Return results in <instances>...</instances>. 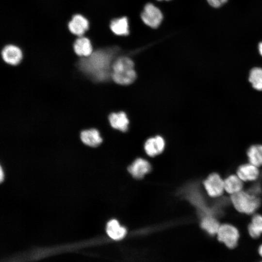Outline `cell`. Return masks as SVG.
<instances>
[{
  "label": "cell",
  "instance_id": "cb8c5ba5",
  "mask_svg": "<svg viewBox=\"0 0 262 262\" xmlns=\"http://www.w3.org/2000/svg\"><path fill=\"white\" fill-rule=\"evenodd\" d=\"M3 172L2 169L1 167L0 166V181L2 182L3 179Z\"/></svg>",
  "mask_w": 262,
  "mask_h": 262
},
{
  "label": "cell",
  "instance_id": "ac0fdd59",
  "mask_svg": "<svg viewBox=\"0 0 262 262\" xmlns=\"http://www.w3.org/2000/svg\"><path fill=\"white\" fill-rule=\"evenodd\" d=\"M200 226L202 229L213 236L217 234L220 225L215 217L212 215H206L202 218Z\"/></svg>",
  "mask_w": 262,
  "mask_h": 262
},
{
  "label": "cell",
  "instance_id": "7c38bea8",
  "mask_svg": "<svg viewBox=\"0 0 262 262\" xmlns=\"http://www.w3.org/2000/svg\"><path fill=\"white\" fill-rule=\"evenodd\" d=\"M80 138L84 144L92 147H97L102 142L99 132L94 128L82 131L80 133Z\"/></svg>",
  "mask_w": 262,
  "mask_h": 262
},
{
  "label": "cell",
  "instance_id": "e0dca14e",
  "mask_svg": "<svg viewBox=\"0 0 262 262\" xmlns=\"http://www.w3.org/2000/svg\"><path fill=\"white\" fill-rule=\"evenodd\" d=\"M243 181L237 175H230L224 180L225 190L231 195L238 193L242 190Z\"/></svg>",
  "mask_w": 262,
  "mask_h": 262
},
{
  "label": "cell",
  "instance_id": "5b68a950",
  "mask_svg": "<svg viewBox=\"0 0 262 262\" xmlns=\"http://www.w3.org/2000/svg\"><path fill=\"white\" fill-rule=\"evenodd\" d=\"M143 22L152 28H157L161 24L163 15L161 11L153 3H148L145 5L141 14Z\"/></svg>",
  "mask_w": 262,
  "mask_h": 262
},
{
  "label": "cell",
  "instance_id": "4fadbf2b",
  "mask_svg": "<svg viewBox=\"0 0 262 262\" xmlns=\"http://www.w3.org/2000/svg\"><path fill=\"white\" fill-rule=\"evenodd\" d=\"M258 167L251 164H245L238 167L237 175L243 181L256 180L259 175Z\"/></svg>",
  "mask_w": 262,
  "mask_h": 262
},
{
  "label": "cell",
  "instance_id": "603a6c76",
  "mask_svg": "<svg viewBox=\"0 0 262 262\" xmlns=\"http://www.w3.org/2000/svg\"><path fill=\"white\" fill-rule=\"evenodd\" d=\"M258 50L260 54L262 56V41L260 42L258 45Z\"/></svg>",
  "mask_w": 262,
  "mask_h": 262
},
{
  "label": "cell",
  "instance_id": "44dd1931",
  "mask_svg": "<svg viewBox=\"0 0 262 262\" xmlns=\"http://www.w3.org/2000/svg\"><path fill=\"white\" fill-rule=\"evenodd\" d=\"M249 235L254 238L259 237L262 234V216L255 215L252 218L251 223L248 226Z\"/></svg>",
  "mask_w": 262,
  "mask_h": 262
},
{
  "label": "cell",
  "instance_id": "8992f818",
  "mask_svg": "<svg viewBox=\"0 0 262 262\" xmlns=\"http://www.w3.org/2000/svg\"><path fill=\"white\" fill-rule=\"evenodd\" d=\"M203 185L207 194L211 197H218L225 190L224 180L217 173L210 174L204 181Z\"/></svg>",
  "mask_w": 262,
  "mask_h": 262
},
{
  "label": "cell",
  "instance_id": "52a82bcc",
  "mask_svg": "<svg viewBox=\"0 0 262 262\" xmlns=\"http://www.w3.org/2000/svg\"><path fill=\"white\" fill-rule=\"evenodd\" d=\"M2 59L7 64L16 66L22 62L23 54L19 47L13 44L5 46L1 50Z\"/></svg>",
  "mask_w": 262,
  "mask_h": 262
},
{
  "label": "cell",
  "instance_id": "7402d4cb",
  "mask_svg": "<svg viewBox=\"0 0 262 262\" xmlns=\"http://www.w3.org/2000/svg\"><path fill=\"white\" fill-rule=\"evenodd\" d=\"M228 0H207L208 3L213 7L218 8L224 4Z\"/></svg>",
  "mask_w": 262,
  "mask_h": 262
},
{
  "label": "cell",
  "instance_id": "9a60e30c",
  "mask_svg": "<svg viewBox=\"0 0 262 262\" xmlns=\"http://www.w3.org/2000/svg\"><path fill=\"white\" fill-rule=\"evenodd\" d=\"M106 232L112 239L119 240L125 237L127 230L125 227L120 225L117 220L112 219L107 224Z\"/></svg>",
  "mask_w": 262,
  "mask_h": 262
},
{
  "label": "cell",
  "instance_id": "ffe728a7",
  "mask_svg": "<svg viewBox=\"0 0 262 262\" xmlns=\"http://www.w3.org/2000/svg\"><path fill=\"white\" fill-rule=\"evenodd\" d=\"M248 80L253 88L262 91V68L255 67L249 72Z\"/></svg>",
  "mask_w": 262,
  "mask_h": 262
},
{
  "label": "cell",
  "instance_id": "277c9868",
  "mask_svg": "<svg viewBox=\"0 0 262 262\" xmlns=\"http://www.w3.org/2000/svg\"><path fill=\"white\" fill-rule=\"evenodd\" d=\"M216 234L218 240L228 248H234L236 246L239 233L238 229L233 226L227 224L221 225Z\"/></svg>",
  "mask_w": 262,
  "mask_h": 262
},
{
  "label": "cell",
  "instance_id": "ba28073f",
  "mask_svg": "<svg viewBox=\"0 0 262 262\" xmlns=\"http://www.w3.org/2000/svg\"><path fill=\"white\" fill-rule=\"evenodd\" d=\"M67 27L71 33L80 37L83 36L89 29V22L85 16L77 14L72 16Z\"/></svg>",
  "mask_w": 262,
  "mask_h": 262
},
{
  "label": "cell",
  "instance_id": "5bb4252c",
  "mask_svg": "<svg viewBox=\"0 0 262 262\" xmlns=\"http://www.w3.org/2000/svg\"><path fill=\"white\" fill-rule=\"evenodd\" d=\"M111 31L115 35L125 36L129 34V20L126 16L116 18L111 20L110 24Z\"/></svg>",
  "mask_w": 262,
  "mask_h": 262
},
{
  "label": "cell",
  "instance_id": "4316f807",
  "mask_svg": "<svg viewBox=\"0 0 262 262\" xmlns=\"http://www.w3.org/2000/svg\"></svg>",
  "mask_w": 262,
  "mask_h": 262
},
{
  "label": "cell",
  "instance_id": "2e32d148",
  "mask_svg": "<svg viewBox=\"0 0 262 262\" xmlns=\"http://www.w3.org/2000/svg\"><path fill=\"white\" fill-rule=\"evenodd\" d=\"M109 120L110 125L114 129L123 132L127 131L129 120L125 113L121 112L112 113L109 116Z\"/></svg>",
  "mask_w": 262,
  "mask_h": 262
},
{
  "label": "cell",
  "instance_id": "d4e9b609",
  "mask_svg": "<svg viewBox=\"0 0 262 262\" xmlns=\"http://www.w3.org/2000/svg\"><path fill=\"white\" fill-rule=\"evenodd\" d=\"M258 252L260 256L262 257V244L259 247Z\"/></svg>",
  "mask_w": 262,
  "mask_h": 262
},
{
  "label": "cell",
  "instance_id": "7a4b0ae2",
  "mask_svg": "<svg viewBox=\"0 0 262 262\" xmlns=\"http://www.w3.org/2000/svg\"><path fill=\"white\" fill-rule=\"evenodd\" d=\"M136 77L133 62L129 58L120 57L113 63L112 78L116 83L128 85L135 81Z\"/></svg>",
  "mask_w": 262,
  "mask_h": 262
},
{
  "label": "cell",
  "instance_id": "6da1fadb",
  "mask_svg": "<svg viewBox=\"0 0 262 262\" xmlns=\"http://www.w3.org/2000/svg\"><path fill=\"white\" fill-rule=\"evenodd\" d=\"M115 51L113 48L97 49L88 57H81L77 62V66L93 82L107 81L112 77V61Z\"/></svg>",
  "mask_w": 262,
  "mask_h": 262
},
{
  "label": "cell",
  "instance_id": "30bf717a",
  "mask_svg": "<svg viewBox=\"0 0 262 262\" xmlns=\"http://www.w3.org/2000/svg\"><path fill=\"white\" fill-rule=\"evenodd\" d=\"M73 49L75 53L80 57H88L93 52L90 39L85 36H80L74 42Z\"/></svg>",
  "mask_w": 262,
  "mask_h": 262
},
{
  "label": "cell",
  "instance_id": "9c48e42d",
  "mask_svg": "<svg viewBox=\"0 0 262 262\" xmlns=\"http://www.w3.org/2000/svg\"><path fill=\"white\" fill-rule=\"evenodd\" d=\"M149 163L143 158L136 159L129 167L128 171L135 179H141L150 171Z\"/></svg>",
  "mask_w": 262,
  "mask_h": 262
},
{
  "label": "cell",
  "instance_id": "8fae6325",
  "mask_svg": "<svg viewBox=\"0 0 262 262\" xmlns=\"http://www.w3.org/2000/svg\"><path fill=\"white\" fill-rule=\"evenodd\" d=\"M165 142L163 138L156 136L148 139L145 143L144 149L150 157H154L162 153L164 148Z\"/></svg>",
  "mask_w": 262,
  "mask_h": 262
},
{
  "label": "cell",
  "instance_id": "d6986e66",
  "mask_svg": "<svg viewBox=\"0 0 262 262\" xmlns=\"http://www.w3.org/2000/svg\"><path fill=\"white\" fill-rule=\"evenodd\" d=\"M247 155L250 164L257 167L262 165V145L251 146L247 151Z\"/></svg>",
  "mask_w": 262,
  "mask_h": 262
},
{
  "label": "cell",
  "instance_id": "484cf974",
  "mask_svg": "<svg viewBox=\"0 0 262 262\" xmlns=\"http://www.w3.org/2000/svg\"><path fill=\"white\" fill-rule=\"evenodd\" d=\"M157 0L161 1V0Z\"/></svg>",
  "mask_w": 262,
  "mask_h": 262
},
{
  "label": "cell",
  "instance_id": "3957f363",
  "mask_svg": "<svg viewBox=\"0 0 262 262\" xmlns=\"http://www.w3.org/2000/svg\"><path fill=\"white\" fill-rule=\"evenodd\" d=\"M235 208L239 212L246 214L254 213L260 206V200L252 194L242 190L232 194L230 196Z\"/></svg>",
  "mask_w": 262,
  "mask_h": 262
}]
</instances>
